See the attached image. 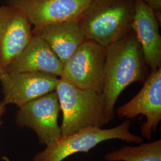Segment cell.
Returning a JSON list of instances; mask_svg holds the SVG:
<instances>
[{"mask_svg": "<svg viewBox=\"0 0 161 161\" xmlns=\"http://www.w3.org/2000/svg\"><path fill=\"white\" fill-rule=\"evenodd\" d=\"M7 110V105L3 102V100H0V127L3 123L2 121V117L3 115L5 114Z\"/></svg>", "mask_w": 161, "mask_h": 161, "instance_id": "obj_16", "label": "cell"}, {"mask_svg": "<svg viewBox=\"0 0 161 161\" xmlns=\"http://www.w3.org/2000/svg\"><path fill=\"white\" fill-rule=\"evenodd\" d=\"M106 48L86 40L64 64L59 78L84 90L102 92Z\"/></svg>", "mask_w": 161, "mask_h": 161, "instance_id": "obj_5", "label": "cell"}, {"mask_svg": "<svg viewBox=\"0 0 161 161\" xmlns=\"http://www.w3.org/2000/svg\"><path fill=\"white\" fill-rule=\"evenodd\" d=\"M32 26L19 6H0V66L4 72L32 40Z\"/></svg>", "mask_w": 161, "mask_h": 161, "instance_id": "obj_7", "label": "cell"}, {"mask_svg": "<svg viewBox=\"0 0 161 161\" xmlns=\"http://www.w3.org/2000/svg\"><path fill=\"white\" fill-rule=\"evenodd\" d=\"M33 35H38L45 41L63 64L86 40L76 21L49 25Z\"/></svg>", "mask_w": 161, "mask_h": 161, "instance_id": "obj_13", "label": "cell"}, {"mask_svg": "<svg viewBox=\"0 0 161 161\" xmlns=\"http://www.w3.org/2000/svg\"><path fill=\"white\" fill-rule=\"evenodd\" d=\"M144 3L155 13L159 24L161 23V0H143Z\"/></svg>", "mask_w": 161, "mask_h": 161, "instance_id": "obj_15", "label": "cell"}, {"mask_svg": "<svg viewBox=\"0 0 161 161\" xmlns=\"http://www.w3.org/2000/svg\"><path fill=\"white\" fill-rule=\"evenodd\" d=\"M136 0H92L78 22L86 40L106 48L132 30Z\"/></svg>", "mask_w": 161, "mask_h": 161, "instance_id": "obj_2", "label": "cell"}, {"mask_svg": "<svg viewBox=\"0 0 161 161\" xmlns=\"http://www.w3.org/2000/svg\"><path fill=\"white\" fill-rule=\"evenodd\" d=\"M55 91L63 114L62 136H68L86 127L102 128L108 124L102 92L81 89L61 78Z\"/></svg>", "mask_w": 161, "mask_h": 161, "instance_id": "obj_3", "label": "cell"}, {"mask_svg": "<svg viewBox=\"0 0 161 161\" xmlns=\"http://www.w3.org/2000/svg\"><path fill=\"white\" fill-rule=\"evenodd\" d=\"M155 13L143 0H136L132 30L141 46L144 59L151 71L161 68V36Z\"/></svg>", "mask_w": 161, "mask_h": 161, "instance_id": "obj_11", "label": "cell"}, {"mask_svg": "<svg viewBox=\"0 0 161 161\" xmlns=\"http://www.w3.org/2000/svg\"><path fill=\"white\" fill-rule=\"evenodd\" d=\"M20 7L28 17L34 34L47 25L78 22L92 0H7Z\"/></svg>", "mask_w": 161, "mask_h": 161, "instance_id": "obj_9", "label": "cell"}, {"mask_svg": "<svg viewBox=\"0 0 161 161\" xmlns=\"http://www.w3.org/2000/svg\"><path fill=\"white\" fill-rule=\"evenodd\" d=\"M116 113L127 119L145 116L146 121L140 127L141 134L151 140L152 132H155L161 120V68L151 71L138 94L119 107Z\"/></svg>", "mask_w": 161, "mask_h": 161, "instance_id": "obj_8", "label": "cell"}, {"mask_svg": "<svg viewBox=\"0 0 161 161\" xmlns=\"http://www.w3.org/2000/svg\"><path fill=\"white\" fill-rule=\"evenodd\" d=\"M64 64L51 48L38 35H34L29 44L16 58L5 72L8 74L39 72L60 77Z\"/></svg>", "mask_w": 161, "mask_h": 161, "instance_id": "obj_12", "label": "cell"}, {"mask_svg": "<svg viewBox=\"0 0 161 161\" xmlns=\"http://www.w3.org/2000/svg\"><path fill=\"white\" fill-rule=\"evenodd\" d=\"M130 121L127 120L109 129L86 127L68 136H61L57 141L46 146L44 150L35 154L33 161H64L78 153H88L97 144L109 140L118 139L141 144L142 137L130 132Z\"/></svg>", "mask_w": 161, "mask_h": 161, "instance_id": "obj_4", "label": "cell"}, {"mask_svg": "<svg viewBox=\"0 0 161 161\" xmlns=\"http://www.w3.org/2000/svg\"><path fill=\"white\" fill-rule=\"evenodd\" d=\"M60 111L58 94L54 91L19 108L15 121L19 127L33 130L41 143L47 146L62 136L58 124Z\"/></svg>", "mask_w": 161, "mask_h": 161, "instance_id": "obj_6", "label": "cell"}, {"mask_svg": "<svg viewBox=\"0 0 161 161\" xmlns=\"http://www.w3.org/2000/svg\"><path fill=\"white\" fill-rule=\"evenodd\" d=\"M4 73H5V72L3 70V69H2L1 67V66H0V78H1L3 75H4Z\"/></svg>", "mask_w": 161, "mask_h": 161, "instance_id": "obj_17", "label": "cell"}, {"mask_svg": "<svg viewBox=\"0 0 161 161\" xmlns=\"http://www.w3.org/2000/svg\"><path fill=\"white\" fill-rule=\"evenodd\" d=\"M58 77L39 72L8 74L0 78L3 102L18 108L55 91Z\"/></svg>", "mask_w": 161, "mask_h": 161, "instance_id": "obj_10", "label": "cell"}, {"mask_svg": "<svg viewBox=\"0 0 161 161\" xmlns=\"http://www.w3.org/2000/svg\"><path fill=\"white\" fill-rule=\"evenodd\" d=\"M104 159L108 161H161V140L137 146L122 147L107 153Z\"/></svg>", "mask_w": 161, "mask_h": 161, "instance_id": "obj_14", "label": "cell"}, {"mask_svg": "<svg viewBox=\"0 0 161 161\" xmlns=\"http://www.w3.org/2000/svg\"><path fill=\"white\" fill-rule=\"evenodd\" d=\"M149 66L134 32L129 33L106 48L102 94L107 123L114 118L118 98L127 86L144 82Z\"/></svg>", "mask_w": 161, "mask_h": 161, "instance_id": "obj_1", "label": "cell"}]
</instances>
